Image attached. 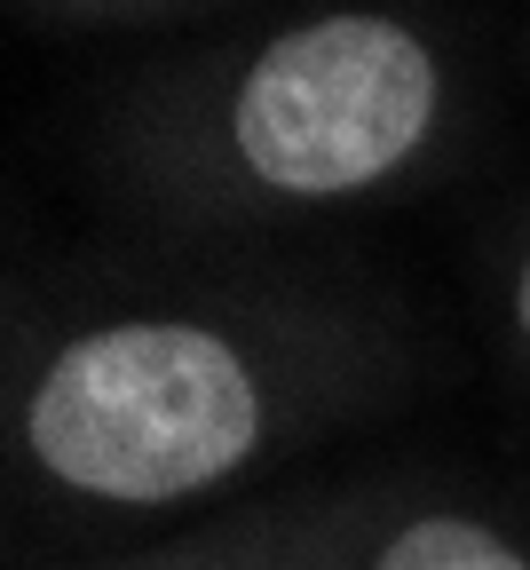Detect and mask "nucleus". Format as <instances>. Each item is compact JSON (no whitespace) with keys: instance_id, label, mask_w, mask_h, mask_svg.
<instances>
[{"instance_id":"1","label":"nucleus","mask_w":530,"mask_h":570,"mask_svg":"<svg viewBox=\"0 0 530 570\" xmlns=\"http://www.w3.org/2000/svg\"><path fill=\"white\" fill-rule=\"evenodd\" d=\"M412 381V341L317 285H175L48 333L9 389L17 483L71 515H190Z\"/></svg>"},{"instance_id":"2","label":"nucleus","mask_w":530,"mask_h":570,"mask_svg":"<svg viewBox=\"0 0 530 570\" xmlns=\"http://www.w3.org/2000/svg\"><path fill=\"white\" fill-rule=\"evenodd\" d=\"M460 127V63L428 17L381 0L285 17L143 80L104 167L175 238H262L420 183Z\"/></svg>"},{"instance_id":"3","label":"nucleus","mask_w":530,"mask_h":570,"mask_svg":"<svg viewBox=\"0 0 530 570\" xmlns=\"http://www.w3.org/2000/svg\"><path fill=\"white\" fill-rule=\"evenodd\" d=\"M412 483L404 475H349L310 491H269L254 508H230L183 539H159L143 554H119L104 570H349L356 547L381 531Z\"/></svg>"},{"instance_id":"4","label":"nucleus","mask_w":530,"mask_h":570,"mask_svg":"<svg viewBox=\"0 0 530 570\" xmlns=\"http://www.w3.org/2000/svg\"><path fill=\"white\" fill-rule=\"evenodd\" d=\"M349 570H530V539L507 515L468 508V499L404 491Z\"/></svg>"},{"instance_id":"5","label":"nucleus","mask_w":530,"mask_h":570,"mask_svg":"<svg viewBox=\"0 0 530 570\" xmlns=\"http://www.w3.org/2000/svg\"><path fill=\"white\" fill-rule=\"evenodd\" d=\"M183 9H206V0H24V17H32V24H56V32L159 24V17H183Z\"/></svg>"},{"instance_id":"6","label":"nucleus","mask_w":530,"mask_h":570,"mask_svg":"<svg viewBox=\"0 0 530 570\" xmlns=\"http://www.w3.org/2000/svg\"><path fill=\"white\" fill-rule=\"evenodd\" d=\"M507 333L522 348V365H530V223L514 238V262H507Z\"/></svg>"}]
</instances>
